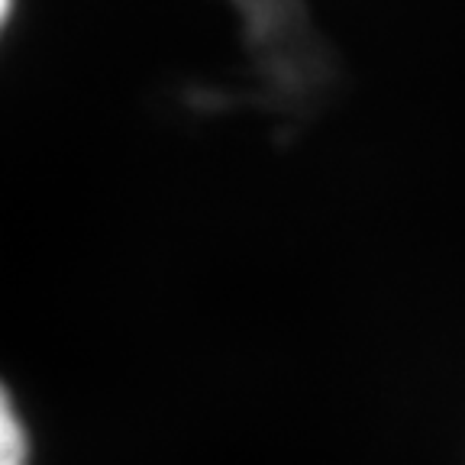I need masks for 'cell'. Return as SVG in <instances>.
Wrapping results in <instances>:
<instances>
[{
    "label": "cell",
    "mask_w": 465,
    "mask_h": 465,
    "mask_svg": "<svg viewBox=\"0 0 465 465\" xmlns=\"http://www.w3.org/2000/svg\"><path fill=\"white\" fill-rule=\"evenodd\" d=\"M0 465H29L26 423L4 385H0Z\"/></svg>",
    "instance_id": "cell-1"
},
{
    "label": "cell",
    "mask_w": 465,
    "mask_h": 465,
    "mask_svg": "<svg viewBox=\"0 0 465 465\" xmlns=\"http://www.w3.org/2000/svg\"><path fill=\"white\" fill-rule=\"evenodd\" d=\"M14 4H16V0H0V33H4V26L10 23V14H14Z\"/></svg>",
    "instance_id": "cell-2"
}]
</instances>
